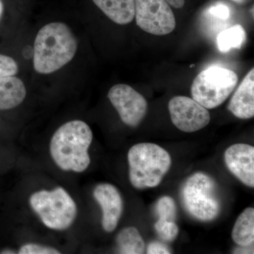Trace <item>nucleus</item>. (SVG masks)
Instances as JSON below:
<instances>
[{"instance_id": "1", "label": "nucleus", "mask_w": 254, "mask_h": 254, "mask_svg": "<svg viewBox=\"0 0 254 254\" xmlns=\"http://www.w3.org/2000/svg\"><path fill=\"white\" fill-rule=\"evenodd\" d=\"M93 141L90 127L81 120H73L60 127L50 141V154L64 171L83 173L89 167L88 149Z\"/></svg>"}, {"instance_id": "2", "label": "nucleus", "mask_w": 254, "mask_h": 254, "mask_svg": "<svg viewBox=\"0 0 254 254\" xmlns=\"http://www.w3.org/2000/svg\"><path fill=\"white\" fill-rule=\"evenodd\" d=\"M77 41L67 25L48 23L35 40L33 66L38 73L49 74L69 63L76 55Z\"/></svg>"}, {"instance_id": "3", "label": "nucleus", "mask_w": 254, "mask_h": 254, "mask_svg": "<svg viewBox=\"0 0 254 254\" xmlns=\"http://www.w3.org/2000/svg\"><path fill=\"white\" fill-rule=\"evenodd\" d=\"M128 162L130 182L137 190L158 187L172 165L168 152L151 143L133 145L128 150Z\"/></svg>"}, {"instance_id": "4", "label": "nucleus", "mask_w": 254, "mask_h": 254, "mask_svg": "<svg viewBox=\"0 0 254 254\" xmlns=\"http://www.w3.org/2000/svg\"><path fill=\"white\" fill-rule=\"evenodd\" d=\"M29 203L43 223L52 230H66L77 215L76 203L62 187L37 191L30 197Z\"/></svg>"}, {"instance_id": "5", "label": "nucleus", "mask_w": 254, "mask_h": 254, "mask_svg": "<svg viewBox=\"0 0 254 254\" xmlns=\"http://www.w3.org/2000/svg\"><path fill=\"white\" fill-rule=\"evenodd\" d=\"M182 200L188 213L200 221H211L221 209L215 182L203 173L193 174L187 179L182 190Z\"/></svg>"}, {"instance_id": "6", "label": "nucleus", "mask_w": 254, "mask_h": 254, "mask_svg": "<svg viewBox=\"0 0 254 254\" xmlns=\"http://www.w3.org/2000/svg\"><path fill=\"white\" fill-rule=\"evenodd\" d=\"M238 76L227 68L212 66L203 70L192 83V98L206 109L220 106L233 92Z\"/></svg>"}, {"instance_id": "7", "label": "nucleus", "mask_w": 254, "mask_h": 254, "mask_svg": "<svg viewBox=\"0 0 254 254\" xmlns=\"http://www.w3.org/2000/svg\"><path fill=\"white\" fill-rule=\"evenodd\" d=\"M134 4L136 23L143 31L165 36L175 29V15L165 0H134Z\"/></svg>"}, {"instance_id": "8", "label": "nucleus", "mask_w": 254, "mask_h": 254, "mask_svg": "<svg viewBox=\"0 0 254 254\" xmlns=\"http://www.w3.org/2000/svg\"><path fill=\"white\" fill-rule=\"evenodd\" d=\"M108 98L118 111L122 121L128 126H138L146 115V100L128 85L118 84L112 87L108 93Z\"/></svg>"}, {"instance_id": "9", "label": "nucleus", "mask_w": 254, "mask_h": 254, "mask_svg": "<svg viewBox=\"0 0 254 254\" xmlns=\"http://www.w3.org/2000/svg\"><path fill=\"white\" fill-rule=\"evenodd\" d=\"M168 109L173 125L186 133L199 131L210 121L208 109L188 97L172 98L169 102Z\"/></svg>"}, {"instance_id": "10", "label": "nucleus", "mask_w": 254, "mask_h": 254, "mask_svg": "<svg viewBox=\"0 0 254 254\" xmlns=\"http://www.w3.org/2000/svg\"><path fill=\"white\" fill-rule=\"evenodd\" d=\"M93 197L103 211L102 225L105 232H113L118 227L123 212V200L118 188L110 184H100L93 190Z\"/></svg>"}, {"instance_id": "11", "label": "nucleus", "mask_w": 254, "mask_h": 254, "mask_svg": "<svg viewBox=\"0 0 254 254\" xmlns=\"http://www.w3.org/2000/svg\"><path fill=\"white\" fill-rule=\"evenodd\" d=\"M227 168L246 186L254 187V147L236 143L229 147L224 155Z\"/></svg>"}, {"instance_id": "12", "label": "nucleus", "mask_w": 254, "mask_h": 254, "mask_svg": "<svg viewBox=\"0 0 254 254\" xmlns=\"http://www.w3.org/2000/svg\"><path fill=\"white\" fill-rule=\"evenodd\" d=\"M228 109L235 117L248 120L254 116V69L247 73L228 105Z\"/></svg>"}, {"instance_id": "13", "label": "nucleus", "mask_w": 254, "mask_h": 254, "mask_svg": "<svg viewBox=\"0 0 254 254\" xmlns=\"http://www.w3.org/2000/svg\"><path fill=\"white\" fill-rule=\"evenodd\" d=\"M110 19L120 25L131 23L135 17L134 0H93Z\"/></svg>"}, {"instance_id": "14", "label": "nucleus", "mask_w": 254, "mask_h": 254, "mask_svg": "<svg viewBox=\"0 0 254 254\" xmlns=\"http://www.w3.org/2000/svg\"><path fill=\"white\" fill-rule=\"evenodd\" d=\"M26 95V87L20 78L14 76L0 78V110L16 108Z\"/></svg>"}, {"instance_id": "15", "label": "nucleus", "mask_w": 254, "mask_h": 254, "mask_svg": "<svg viewBox=\"0 0 254 254\" xmlns=\"http://www.w3.org/2000/svg\"><path fill=\"white\" fill-rule=\"evenodd\" d=\"M232 240L239 247H249L254 242V209L247 208L240 214L232 233Z\"/></svg>"}, {"instance_id": "16", "label": "nucleus", "mask_w": 254, "mask_h": 254, "mask_svg": "<svg viewBox=\"0 0 254 254\" xmlns=\"http://www.w3.org/2000/svg\"><path fill=\"white\" fill-rule=\"evenodd\" d=\"M117 250L122 254H142L145 252V242L134 227H125L116 237Z\"/></svg>"}, {"instance_id": "17", "label": "nucleus", "mask_w": 254, "mask_h": 254, "mask_svg": "<svg viewBox=\"0 0 254 254\" xmlns=\"http://www.w3.org/2000/svg\"><path fill=\"white\" fill-rule=\"evenodd\" d=\"M247 39L245 28L236 25L222 31L217 37V46L221 53H226L233 48L240 49Z\"/></svg>"}, {"instance_id": "18", "label": "nucleus", "mask_w": 254, "mask_h": 254, "mask_svg": "<svg viewBox=\"0 0 254 254\" xmlns=\"http://www.w3.org/2000/svg\"><path fill=\"white\" fill-rule=\"evenodd\" d=\"M155 211L159 219L175 222L177 218V206L175 200L170 196H163L155 205Z\"/></svg>"}, {"instance_id": "19", "label": "nucleus", "mask_w": 254, "mask_h": 254, "mask_svg": "<svg viewBox=\"0 0 254 254\" xmlns=\"http://www.w3.org/2000/svg\"><path fill=\"white\" fill-rule=\"evenodd\" d=\"M155 231L165 242H173L179 234V227L175 222L158 219L155 224Z\"/></svg>"}, {"instance_id": "20", "label": "nucleus", "mask_w": 254, "mask_h": 254, "mask_svg": "<svg viewBox=\"0 0 254 254\" xmlns=\"http://www.w3.org/2000/svg\"><path fill=\"white\" fill-rule=\"evenodd\" d=\"M18 71L17 63L12 58L0 54V78L14 76Z\"/></svg>"}, {"instance_id": "21", "label": "nucleus", "mask_w": 254, "mask_h": 254, "mask_svg": "<svg viewBox=\"0 0 254 254\" xmlns=\"http://www.w3.org/2000/svg\"><path fill=\"white\" fill-rule=\"evenodd\" d=\"M19 254H60V252L53 247L30 243L22 246L18 251Z\"/></svg>"}, {"instance_id": "22", "label": "nucleus", "mask_w": 254, "mask_h": 254, "mask_svg": "<svg viewBox=\"0 0 254 254\" xmlns=\"http://www.w3.org/2000/svg\"><path fill=\"white\" fill-rule=\"evenodd\" d=\"M209 13L212 16L222 20H227L230 17V11L228 6L224 4H217L211 6L209 9Z\"/></svg>"}, {"instance_id": "23", "label": "nucleus", "mask_w": 254, "mask_h": 254, "mask_svg": "<svg viewBox=\"0 0 254 254\" xmlns=\"http://www.w3.org/2000/svg\"><path fill=\"white\" fill-rule=\"evenodd\" d=\"M146 253L148 254H170L172 252L168 246L165 244L159 242H153L148 246Z\"/></svg>"}, {"instance_id": "24", "label": "nucleus", "mask_w": 254, "mask_h": 254, "mask_svg": "<svg viewBox=\"0 0 254 254\" xmlns=\"http://www.w3.org/2000/svg\"><path fill=\"white\" fill-rule=\"evenodd\" d=\"M170 6H173L175 9H180L185 4V0H165Z\"/></svg>"}, {"instance_id": "25", "label": "nucleus", "mask_w": 254, "mask_h": 254, "mask_svg": "<svg viewBox=\"0 0 254 254\" xmlns=\"http://www.w3.org/2000/svg\"><path fill=\"white\" fill-rule=\"evenodd\" d=\"M252 245L249 246V247H240L239 248L236 249L235 250L234 253L235 254H254L253 247L250 248Z\"/></svg>"}, {"instance_id": "26", "label": "nucleus", "mask_w": 254, "mask_h": 254, "mask_svg": "<svg viewBox=\"0 0 254 254\" xmlns=\"http://www.w3.org/2000/svg\"><path fill=\"white\" fill-rule=\"evenodd\" d=\"M3 11H4V4H3L2 1L0 0V19L2 16Z\"/></svg>"}, {"instance_id": "27", "label": "nucleus", "mask_w": 254, "mask_h": 254, "mask_svg": "<svg viewBox=\"0 0 254 254\" xmlns=\"http://www.w3.org/2000/svg\"><path fill=\"white\" fill-rule=\"evenodd\" d=\"M231 1H234V2L237 3V4H245L247 0H231Z\"/></svg>"}, {"instance_id": "28", "label": "nucleus", "mask_w": 254, "mask_h": 254, "mask_svg": "<svg viewBox=\"0 0 254 254\" xmlns=\"http://www.w3.org/2000/svg\"><path fill=\"white\" fill-rule=\"evenodd\" d=\"M1 254H15L13 251L11 250H4L1 252Z\"/></svg>"}]
</instances>
